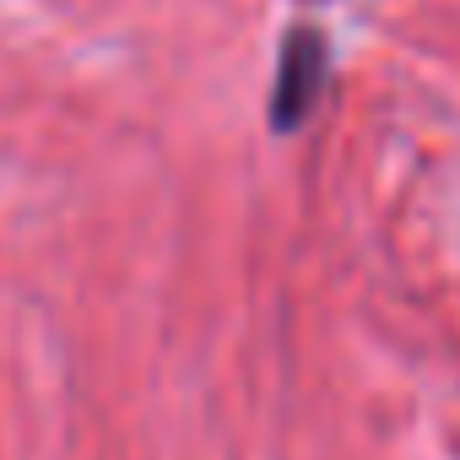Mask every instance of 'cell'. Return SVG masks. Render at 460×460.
Instances as JSON below:
<instances>
[{"label": "cell", "mask_w": 460, "mask_h": 460, "mask_svg": "<svg viewBox=\"0 0 460 460\" xmlns=\"http://www.w3.org/2000/svg\"><path fill=\"white\" fill-rule=\"evenodd\" d=\"M320 39L314 33H293L288 55H282V109H277V125H293L298 114H309L314 93H320Z\"/></svg>", "instance_id": "obj_1"}]
</instances>
